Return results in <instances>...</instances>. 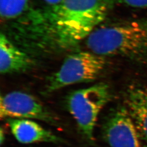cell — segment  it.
I'll list each match as a JSON object with an SVG mask.
<instances>
[{
  "instance_id": "cell-1",
  "label": "cell",
  "mask_w": 147,
  "mask_h": 147,
  "mask_svg": "<svg viewBox=\"0 0 147 147\" xmlns=\"http://www.w3.org/2000/svg\"><path fill=\"white\" fill-rule=\"evenodd\" d=\"M88 50L101 56L136 60L147 57V18L97 27L86 39Z\"/></svg>"
},
{
  "instance_id": "cell-2",
  "label": "cell",
  "mask_w": 147,
  "mask_h": 147,
  "mask_svg": "<svg viewBox=\"0 0 147 147\" xmlns=\"http://www.w3.org/2000/svg\"><path fill=\"white\" fill-rule=\"evenodd\" d=\"M113 3L114 0H63L55 17L59 42L70 46L86 39L105 20Z\"/></svg>"
},
{
  "instance_id": "cell-3",
  "label": "cell",
  "mask_w": 147,
  "mask_h": 147,
  "mask_svg": "<svg viewBox=\"0 0 147 147\" xmlns=\"http://www.w3.org/2000/svg\"><path fill=\"white\" fill-rule=\"evenodd\" d=\"M111 97L110 86L104 82L75 90L67 96V109L80 131L88 140H94L95 126L99 115Z\"/></svg>"
},
{
  "instance_id": "cell-4",
  "label": "cell",
  "mask_w": 147,
  "mask_h": 147,
  "mask_svg": "<svg viewBox=\"0 0 147 147\" xmlns=\"http://www.w3.org/2000/svg\"><path fill=\"white\" fill-rule=\"evenodd\" d=\"M105 64L104 57L90 51L70 55L58 70L49 78L46 91L53 93L70 85L94 81L104 69Z\"/></svg>"
},
{
  "instance_id": "cell-5",
  "label": "cell",
  "mask_w": 147,
  "mask_h": 147,
  "mask_svg": "<svg viewBox=\"0 0 147 147\" xmlns=\"http://www.w3.org/2000/svg\"><path fill=\"white\" fill-rule=\"evenodd\" d=\"M0 117L1 118L36 119L51 124H56L57 122L55 116L34 96L20 91L1 96Z\"/></svg>"
},
{
  "instance_id": "cell-6",
  "label": "cell",
  "mask_w": 147,
  "mask_h": 147,
  "mask_svg": "<svg viewBox=\"0 0 147 147\" xmlns=\"http://www.w3.org/2000/svg\"><path fill=\"white\" fill-rule=\"evenodd\" d=\"M102 132L110 147H143L136 127L124 105L109 113L103 123Z\"/></svg>"
},
{
  "instance_id": "cell-7",
  "label": "cell",
  "mask_w": 147,
  "mask_h": 147,
  "mask_svg": "<svg viewBox=\"0 0 147 147\" xmlns=\"http://www.w3.org/2000/svg\"><path fill=\"white\" fill-rule=\"evenodd\" d=\"M124 101L142 142L147 146V86L136 83L130 84L125 90Z\"/></svg>"
},
{
  "instance_id": "cell-8",
  "label": "cell",
  "mask_w": 147,
  "mask_h": 147,
  "mask_svg": "<svg viewBox=\"0 0 147 147\" xmlns=\"http://www.w3.org/2000/svg\"><path fill=\"white\" fill-rule=\"evenodd\" d=\"M8 126L16 140L23 144L39 142L60 143L62 140L40 126L37 122L28 119L7 118Z\"/></svg>"
},
{
  "instance_id": "cell-9",
  "label": "cell",
  "mask_w": 147,
  "mask_h": 147,
  "mask_svg": "<svg viewBox=\"0 0 147 147\" xmlns=\"http://www.w3.org/2000/svg\"><path fill=\"white\" fill-rule=\"evenodd\" d=\"M31 58L11 42L5 34L0 36V72L6 75L26 71L32 66Z\"/></svg>"
},
{
  "instance_id": "cell-10",
  "label": "cell",
  "mask_w": 147,
  "mask_h": 147,
  "mask_svg": "<svg viewBox=\"0 0 147 147\" xmlns=\"http://www.w3.org/2000/svg\"><path fill=\"white\" fill-rule=\"evenodd\" d=\"M29 0H0V15L4 20L15 19L25 11Z\"/></svg>"
},
{
  "instance_id": "cell-11",
  "label": "cell",
  "mask_w": 147,
  "mask_h": 147,
  "mask_svg": "<svg viewBox=\"0 0 147 147\" xmlns=\"http://www.w3.org/2000/svg\"><path fill=\"white\" fill-rule=\"evenodd\" d=\"M121 2L130 7L147 9V0H120Z\"/></svg>"
},
{
  "instance_id": "cell-12",
  "label": "cell",
  "mask_w": 147,
  "mask_h": 147,
  "mask_svg": "<svg viewBox=\"0 0 147 147\" xmlns=\"http://www.w3.org/2000/svg\"><path fill=\"white\" fill-rule=\"evenodd\" d=\"M45 3H47L49 5H53L57 7L62 2L63 0H43Z\"/></svg>"
},
{
  "instance_id": "cell-13",
  "label": "cell",
  "mask_w": 147,
  "mask_h": 147,
  "mask_svg": "<svg viewBox=\"0 0 147 147\" xmlns=\"http://www.w3.org/2000/svg\"><path fill=\"white\" fill-rule=\"evenodd\" d=\"M5 131L1 128V132H0V143H1V144H2V143H3L4 141H5Z\"/></svg>"
}]
</instances>
